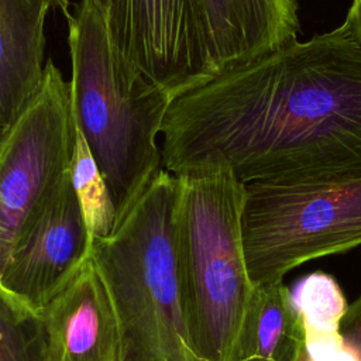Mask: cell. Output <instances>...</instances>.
<instances>
[{"instance_id":"6da1fadb","label":"cell","mask_w":361,"mask_h":361,"mask_svg":"<svg viewBox=\"0 0 361 361\" xmlns=\"http://www.w3.org/2000/svg\"><path fill=\"white\" fill-rule=\"evenodd\" d=\"M161 155L173 175L220 161L244 185L361 178V42L343 23L176 92Z\"/></svg>"},{"instance_id":"7a4b0ae2","label":"cell","mask_w":361,"mask_h":361,"mask_svg":"<svg viewBox=\"0 0 361 361\" xmlns=\"http://www.w3.org/2000/svg\"><path fill=\"white\" fill-rule=\"evenodd\" d=\"M66 23L75 123L107 182L118 223L162 168L161 128L172 96L114 48L93 0L76 3Z\"/></svg>"},{"instance_id":"3957f363","label":"cell","mask_w":361,"mask_h":361,"mask_svg":"<svg viewBox=\"0 0 361 361\" xmlns=\"http://www.w3.org/2000/svg\"><path fill=\"white\" fill-rule=\"evenodd\" d=\"M175 176L173 254L190 343L200 361H228L254 289L241 235L245 185L220 161Z\"/></svg>"},{"instance_id":"277c9868","label":"cell","mask_w":361,"mask_h":361,"mask_svg":"<svg viewBox=\"0 0 361 361\" xmlns=\"http://www.w3.org/2000/svg\"><path fill=\"white\" fill-rule=\"evenodd\" d=\"M176 176L161 168L107 237L92 241L114 303L121 361H200L183 313L172 238Z\"/></svg>"},{"instance_id":"5b68a950","label":"cell","mask_w":361,"mask_h":361,"mask_svg":"<svg viewBox=\"0 0 361 361\" xmlns=\"http://www.w3.org/2000/svg\"><path fill=\"white\" fill-rule=\"evenodd\" d=\"M244 257L252 285L282 281L298 265L361 244V178L245 185Z\"/></svg>"},{"instance_id":"8992f818","label":"cell","mask_w":361,"mask_h":361,"mask_svg":"<svg viewBox=\"0 0 361 361\" xmlns=\"http://www.w3.org/2000/svg\"><path fill=\"white\" fill-rule=\"evenodd\" d=\"M75 137L69 80L48 58L39 90L0 138V272L25 226L68 175Z\"/></svg>"},{"instance_id":"52a82bcc","label":"cell","mask_w":361,"mask_h":361,"mask_svg":"<svg viewBox=\"0 0 361 361\" xmlns=\"http://www.w3.org/2000/svg\"><path fill=\"white\" fill-rule=\"evenodd\" d=\"M114 48L173 96L213 73L200 0H109Z\"/></svg>"},{"instance_id":"ba28073f","label":"cell","mask_w":361,"mask_h":361,"mask_svg":"<svg viewBox=\"0 0 361 361\" xmlns=\"http://www.w3.org/2000/svg\"><path fill=\"white\" fill-rule=\"evenodd\" d=\"M90 252L92 238L68 172L17 238L0 272V285L38 312Z\"/></svg>"},{"instance_id":"9c48e42d","label":"cell","mask_w":361,"mask_h":361,"mask_svg":"<svg viewBox=\"0 0 361 361\" xmlns=\"http://www.w3.org/2000/svg\"><path fill=\"white\" fill-rule=\"evenodd\" d=\"M38 313L45 361H121L117 312L92 254Z\"/></svg>"},{"instance_id":"30bf717a","label":"cell","mask_w":361,"mask_h":361,"mask_svg":"<svg viewBox=\"0 0 361 361\" xmlns=\"http://www.w3.org/2000/svg\"><path fill=\"white\" fill-rule=\"evenodd\" d=\"M213 73L296 38V0H200ZM212 73V75H213Z\"/></svg>"},{"instance_id":"8fae6325","label":"cell","mask_w":361,"mask_h":361,"mask_svg":"<svg viewBox=\"0 0 361 361\" xmlns=\"http://www.w3.org/2000/svg\"><path fill=\"white\" fill-rule=\"evenodd\" d=\"M51 0H0V138L39 90Z\"/></svg>"},{"instance_id":"7c38bea8","label":"cell","mask_w":361,"mask_h":361,"mask_svg":"<svg viewBox=\"0 0 361 361\" xmlns=\"http://www.w3.org/2000/svg\"><path fill=\"white\" fill-rule=\"evenodd\" d=\"M290 293L305 327L298 361H361V295L347 305L324 272L302 278Z\"/></svg>"},{"instance_id":"4fadbf2b","label":"cell","mask_w":361,"mask_h":361,"mask_svg":"<svg viewBox=\"0 0 361 361\" xmlns=\"http://www.w3.org/2000/svg\"><path fill=\"white\" fill-rule=\"evenodd\" d=\"M305 327L283 281L254 285L228 361H298Z\"/></svg>"},{"instance_id":"5bb4252c","label":"cell","mask_w":361,"mask_h":361,"mask_svg":"<svg viewBox=\"0 0 361 361\" xmlns=\"http://www.w3.org/2000/svg\"><path fill=\"white\" fill-rule=\"evenodd\" d=\"M69 173L92 241L107 237L117 224L116 206L107 182L78 127Z\"/></svg>"},{"instance_id":"9a60e30c","label":"cell","mask_w":361,"mask_h":361,"mask_svg":"<svg viewBox=\"0 0 361 361\" xmlns=\"http://www.w3.org/2000/svg\"><path fill=\"white\" fill-rule=\"evenodd\" d=\"M45 355L39 313L0 285V361H45Z\"/></svg>"},{"instance_id":"2e32d148","label":"cell","mask_w":361,"mask_h":361,"mask_svg":"<svg viewBox=\"0 0 361 361\" xmlns=\"http://www.w3.org/2000/svg\"><path fill=\"white\" fill-rule=\"evenodd\" d=\"M344 24L354 34V37L361 42V0H353L347 11Z\"/></svg>"},{"instance_id":"e0dca14e","label":"cell","mask_w":361,"mask_h":361,"mask_svg":"<svg viewBox=\"0 0 361 361\" xmlns=\"http://www.w3.org/2000/svg\"><path fill=\"white\" fill-rule=\"evenodd\" d=\"M52 8H58L62 11V14L65 16V18L69 16L71 13V0H51Z\"/></svg>"},{"instance_id":"ac0fdd59","label":"cell","mask_w":361,"mask_h":361,"mask_svg":"<svg viewBox=\"0 0 361 361\" xmlns=\"http://www.w3.org/2000/svg\"><path fill=\"white\" fill-rule=\"evenodd\" d=\"M103 11H104V8L107 7V3H109V0H93Z\"/></svg>"}]
</instances>
